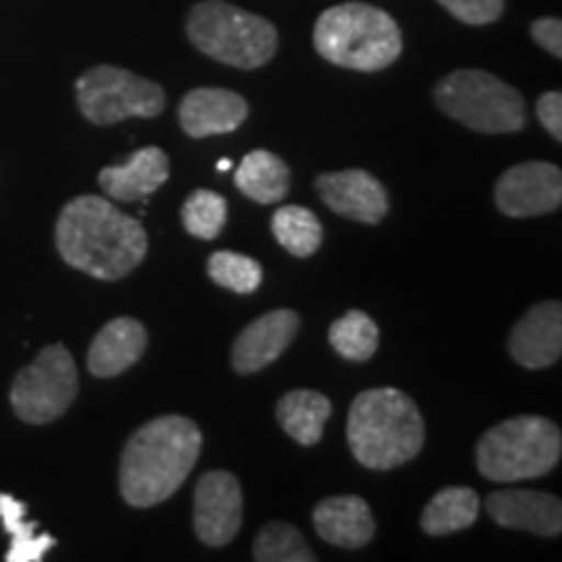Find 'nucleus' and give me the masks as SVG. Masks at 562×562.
Segmentation results:
<instances>
[{
    "label": "nucleus",
    "mask_w": 562,
    "mask_h": 562,
    "mask_svg": "<svg viewBox=\"0 0 562 562\" xmlns=\"http://www.w3.org/2000/svg\"><path fill=\"white\" fill-rule=\"evenodd\" d=\"M55 245L70 269L100 281H121L149 252V235L136 216L123 214L110 199L76 195L55 224Z\"/></svg>",
    "instance_id": "obj_1"
},
{
    "label": "nucleus",
    "mask_w": 562,
    "mask_h": 562,
    "mask_svg": "<svg viewBox=\"0 0 562 562\" xmlns=\"http://www.w3.org/2000/svg\"><path fill=\"white\" fill-rule=\"evenodd\" d=\"M201 446L199 425L180 414H165L140 425L121 456L117 484L123 501L140 510L170 501L191 476Z\"/></svg>",
    "instance_id": "obj_2"
},
{
    "label": "nucleus",
    "mask_w": 562,
    "mask_h": 562,
    "mask_svg": "<svg viewBox=\"0 0 562 562\" xmlns=\"http://www.w3.org/2000/svg\"><path fill=\"white\" fill-rule=\"evenodd\" d=\"M351 456L372 472H391L417 459L425 448V419L412 396L398 389L362 391L349 406Z\"/></svg>",
    "instance_id": "obj_3"
},
{
    "label": "nucleus",
    "mask_w": 562,
    "mask_h": 562,
    "mask_svg": "<svg viewBox=\"0 0 562 562\" xmlns=\"http://www.w3.org/2000/svg\"><path fill=\"white\" fill-rule=\"evenodd\" d=\"M313 42L323 60L360 74L393 66L404 50L396 19L368 3H339L323 11L315 21Z\"/></svg>",
    "instance_id": "obj_4"
},
{
    "label": "nucleus",
    "mask_w": 562,
    "mask_h": 562,
    "mask_svg": "<svg viewBox=\"0 0 562 562\" xmlns=\"http://www.w3.org/2000/svg\"><path fill=\"white\" fill-rule=\"evenodd\" d=\"M562 435L554 422L521 414L490 427L476 442V469L490 482H526L550 474L560 463Z\"/></svg>",
    "instance_id": "obj_5"
},
{
    "label": "nucleus",
    "mask_w": 562,
    "mask_h": 562,
    "mask_svg": "<svg viewBox=\"0 0 562 562\" xmlns=\"http://www.w3.org/2000/svg\"><path fill=\"white\" fill-rule=\"evenodd\" d=\"M186 30L199 53L240 70L266 66L279 50V32L269 19L224 0L195 3Z\"/></svg>",
    "instance_id": "obj_6"
},
{
    "label": "nucleus",
    "mask_w": 562,
    "mask_h": 562,
    "mask_svg": "<svg viewBox=\"0 0 562 562\" xmlns=\"http://www.w3.org/2000/svg\"><path fill=\"white\" fill-rule=\"evenodd\" d=\"M435 104L476 133H518L526 125V102L521 91L487 74V70L461 68L438 81L432 91Z\"/></svg>",
    "instance_id": "obj_7"
},
{
    "label": "nucleus",
    "mask_w": 562,
    "mask_h": 562,
    "mask_svg": "<svg viewBox=\"0 0 562 562\" xmlns=\"http://www.w3.org/2000/svg\"><path fill=\"white\" fill-rule=\"evenodd\" d=\"M79 396V370L63 344H50L11 383V409L26 425H50Z\"/></svg>",
    "instance_id": "obj_8"
},
{
    "label": "nucleus",
    "mask_w": 562,
    "mask_h": 562,
    "mask_svg": "<svg viewBox=\"0 0 562 562\" xmlns=\"http://www.w3.org/2000/svg\"><path fill=\"white\" fill-rule=\"evenodd\" d=\"M81 115L94 125H115L125 117H157L167 97L159 83L117 66H94L76 81Z\"/></svg>",
    "instance_id": "obj_9"
},
{
    "label": "nucleus",
    "mask_w": 562,
    "mask_h": 562,
    "mask_svg": "<svg viewBox=\"0 0 562 562\" xmlns=\"http://www.w3.org/2000/svg\"><path fill=\"white\" fill-rule=\"evenodd\" d=\"M495 203L510 220L552 214L562 203V172L552 161H524L495 182Z\"/></svg>",
    "instance_id": "obj_10"
},
{
    "label": "nucleus",
    "mask_w": 562,
    "mask_h": 562,
    "mask_svg": "<svg viewBox=\"0 0 562 562\" xmlns=\"http://www.w3.org/2000/svg\"><path fill=\"white\" fill-rule=\"evenodd\" d=\"M243 526V487L232 472H206L193 492V529L206 547H224Z\"/></svg>",
    "instance_id": "obj_11"
},
{
    "label": "nucleus",
    "mask_w": 562,
    "mask_h": 562,
    "mask_svg": "<svg viewBox=\"0 0 562 562\" xmlns=\"http://www.w3.org/2000/svg\"><path fill=\"white\" fill-rule=\"evenodd\" d=\"M315 191L334 214L351 222L378 224L391 209L383 182L364 170L323 172L315 178Z\"/></svg>",
    "instance_id": "obj_12"
},
{
    "label": "nucleus",
    "mask_w": 562,
    "mask_h": 562,
    "mask_svg": "<svg viewBox=\"0 0 562 562\" xmlns=\"http://www.w3.org/2000/svg\"><path fill=\"white\" fill-rule=\"evenodd\" d=\"M300 331V315L294 311H271L256 318L243 328L237 336L235 347H232V370L240 372V375H252V372H261L269 368L271 362H277L294 336Z\"/></svg>",
    "instance_id": "obj_13"
},
{
    "label": "nucleus",
    "mask_w": 562,
    "mask_h": 562,
    "mask_svg": "<svg viewBox=\"0 0 562 562\" xmlns=\"http://www.w3.org/2000/svg\"><path fill=\"white\" fill-rule=\"evenodd\" d=\"M510 357L526 370L552 368L562 355V305L544 300L529 307L508 336Z\"/></svg>",
    "instance_id": "obj_14"
},
{
    "label": "nucleus",
    "mask_w": 562,
    "mask_h": 562,
    "mask_svg": "<svg viewBox=\"0 0 562 562\" xmlns=\"http://www.w3.org/2000/svg\"><path fill=\"white\" fill-rule=\"evenodd\" d=\"M484 505L503 529L531 531L537 537H558L562 531V503L550 492L501 490L492 492Z\"/></svg>",
    "instance_id": "obj_15"
},
{
    "label": "nucleus",
    "mask_w": 562,
    "mask_h": 562,
    "mask_svg": "<svg viewBox=\"0 0 562 562\" xmlns=\"http://www.w3.org/2000/svg\"><path fill=\"white\" fill-rule=\"evenodd\" d=\"M248 102L237 91L201 87L191 89L182 97L178 117L180 128L191 138H209L224 136V133L237 131L248 121Z\"/></svg>",
    "instance_id": "obj_16"
},
{
    "label": "nucleus",
    "mask_w": 562,
    "mask_h": 562,
    "mask_svg": "<svg viewBox=\"0 0 562 562\" xmlns=\"http://www.w3.org/2000/svg\"><path fill=\"white\" fill-rule=\"evenodd\" d=\"M170 178V157L159 146H144L133 151L123 165L104 167L100 172V188L115 201H144L157 193Z\"/></svg>",
    "instance_id": "obj_17"
},
{
    "label": "nucleus",
    "mask_w": 562,
    "mask_h": 562,
    "mask_svg": "<svg viewBox=\"0 0 562 562\" xmlns=\"http://www.w3.org/2000/svg\"><path fill=\"white\" fill-rule=\"evenodd\" d=\"M313 526L323 542L341 550H362L375 537V518L370 505L357 495L326 497L315 505Z\"/></svg>",
    "instance_id": "obj_18"
},
{
    "label": "nucleus",
    "mask_w": 562,
    "mask_h": 562,
    "mask_svg": "<svg viewBox=\"0 0 562 562\" xmlns=\"http://www.w3.org/2000/svg\"><path fill=\"white\" fill-rule=\"evenodd\" d=\"M149 347V331L136 318H115L104 323L91 341L87 368L94 378H115L131 370Z\"/></svg>",
    "instance_id": "obj_19"
},
{
    "label": "nucleus",
    "mask_w": 562,
    "mask_h": 562,
    "mask_svg": "<svg viewBox=\"0 0 562 562\" xmlns=\"http://www.w3.org/2000/svg\"><path fill=\"white\" fill-rule=\"evenodd\" d=\"M331 412H334L331 398L311 389H297V391L284 393L277 404V419L281 430L305 448L321 442Z\"/></svg>",
    "instance_id": "obj_20"
},
{
    "label": "nucleus",
    "mask_w": 562,
    "mask_h": 562,
    "mask_svg": "<svg viewBox=\"0 0 562 562\" xmlns=\"http://www.w3.org/2000/svg\"><path fill=\"white\" fill-rule=\"evenodd\" d=\"M290 178V167L284 159L266 149H256L243 157L235 172V186L245 199L261 203V206H271V203L286 199Z\"/></svg>",
    "instance_id": "obj_21"
},
{
    "label": "nucleus",
    "mask_w": 562,
    "mask_h": 562,
    "mask_svg": "<svg viewBox=\"0 0 562 562\" xmlns=\"http://www.w3.org/2000/svg\"><path fill=\"white\" fill-rule=\"evenodd\" d=\"M0 524L11 537L5 562H40L58 544L50 533L40 531L37 521L26 518V505L9 492H0Z\"/></svg>",
    "instance_id": "obj_22"
},
{
    "label": "nucleus",
    "mask_w": 562,
    "mask_h": 562,
    "mask_svg": "<svg viewBox=\"0 0 562 562\" xmlns=\"http://www.w3.org/2000/svg\"><path fill=\"white\" fill-rule=\"evenodd\" d=\"M480 497L469 487H446L427 503L422 510V531L430 537H448V533L469 529L480 516Z\"/></svg>",
    "instance_id": "obj_23"
},
{
    "label": "nucleus",
    "mask_w": 562,
    "mask_h": 562,
    "mask_svg": "<svg viewBox=\"0 0 562 562\" xmlns=\"http://www.w3.org/2000/svg\"><path fill=\"white\" fill-rule=\"evenodd\" d=\"M271 232L277 243L294 258H311L318 252L323 243V224L311 209L297 206H281L271 220Z\"/></svg>",
    "instance_id": "obj_24"
},
{
    "label": "nucleus",
    "mask_w": 562,
    "mask_h": 562,
    "mask_svg": "<svg viewBox=\"0 0 562 562\" xmlns=\"http://www.w3.org/2000/svg\"><path fill=\"white\" fill-rule=\"evenodd\" d=\"M328 341L336 349V355H341L349 362H368L378 351L381 344V331H378V323L362 311H349L344 313L339 321L331 323L328 328Z\"/></svg>",
    "instance_id": "obj_25"
},
{
    "label": "nucleus",
    "mask_w": 562,
    "mask_h": 562,
    "mask_svg": "<svg viewBox=\"0 0 562 562\" xmlns=\"http://www.w3.org/2000/svg\"><path fill=\"white\" fill-rule=\"evenodd\" d=\"M252 560L258 562H315V552L292 524L271 521L252 542Z\"/></svg>",
    "instance_id": "obj_26"
},
{
    "label": "nucleus",
    "mask_w": 562,
    "mask_h": 562,
    "mask_svg": "<svg viewBox=\"0 0 562 562\" xmlns=\"http://www.w3.org/2000/svg\"><path fill=\"white\" fill-rule=\"evenodd\" d=\"M209 279L235 294H252L263 281V266L235 250H216L206 263Z\"/></svg>",
    "instance_id": "obj_27"
},
{
    "label": "nucleus",
    "mask_w": 562,
    "mask_h": 562,
    "mask_svg": "<svg viewBox=\"0 0 562 562\" xmlns=\"http://www.w3.org/2000/svg\"><path fill=\"white\" fill-rule=\"evenodd\" d=\"M180 220L188 235L199 240H216L227 224V201L209 188H199L182 203Z\"/></svg>",
    "instance_id": "obj_28"
},
{
    "label": "nucleus",
    "mask_w": 562,
    "mask_h": 562,
    "mask_svg": "<svg viewBox=\"0 0 562 562\" xmlns=\"http://www.w3.org/2000/svg\"><path fill=\"white\" fill-rule=\"evenodd\" d=\"M451 16H456L463 24L484 26L492 24L503 16L505 0H438Z\"/></svg>",
    "instance_id": "obj_29"
},
{
    "label": "nucleus",
    "mask_w": 562,
    "mask_h": 562,
    "mask_svg": "<svg viewBox=\"0 0 562 562\" xmlns=\"http://www.w3.org/2000/svg\"><path fill=\"white\" fill-rule=\"evenodd\" d=\"M537 117L542 123V128L550 133V136L562 140V94L560 91H544L537 100Z\"/></svg>",
    "instance_id": "obj_30"
},
{
    "label": "nucleus",
    "mask_w": 562,
    "mask_h": 562,
    "mask_svg": "<svg viewBox=\"0 0 562 562\" xmlns=\"http://www.w3.org/2000/svg\"><path fill=\"white\" fill-rule=\"evenodd\" d=\"M531 37L539 47H544L552 58H562V21L544 16L531 24Z\"/></svg>",
    "instance_id": "obj_31"
},
{
    "label": "nucleus",
    "mask_w": 562,
    "mask_h": 562,
    "mask_svg": "<svg viewBox=\"0 0 562 562\" xmlns=\"http://www.w3.org/2000/svg\"><path fill=\"white\" fill-rule=\"evenodd\" d=\"M216 170H220V172H227V170H232V161H229V159L216 161Z\"/></svg>",
    "instance_id": "obj_32"
}]
</instances>
